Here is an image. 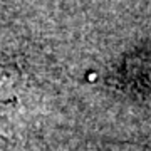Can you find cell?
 I'll list each match as a JSON object with an SVG mask.
<instances>
[{
    "label": "cell",
    "instance_id": "1",
    "mask_svg": "<svg viewBox=\"0 0 151 151\" xmlns=\"http://www.w3.org/2000/svg\"><path fill=\"white\" fill-rule=\"evenodd\" d=\"M15 82H17V76L14 70H7L0 67V97L14 91Z\"/></svg>",
    "mask_w": 151,
    "mask_h": 151
}]
</instances>
